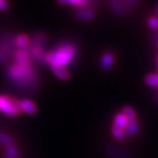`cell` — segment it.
<instances>
[{"instance_id":"obj_19","label":"cell","mask_w":158,"mask_h":158,"mask_svg":"<svg viewBox=\"0 0 158 158\" xmlns=\"http://www.w3.org/2000/svg\"><path fill=\"white\" fill-rule=\"evenodd\" d=\"M148 26L151 29H158V18L151 16L148 19Z\"/></svg>"},{"instance_id":"obj_22","label":"cell","mask_w":158,"mask_h":158,"mask_svg":"<svg viewBox=\"0 0 158 158\" xmlns=\"http://www.w3.org/2000/svg\"><path fill=\"white\" fill-rule=\"evenodd\" d=\"M0 63L2 64H8V57H6L4 54L0 52Z\"/></svg>"},{"instance_id":"obj_9","label":"cell","mask_w":158,"mask_h":158,"mask_svg":"<svg viewBox=\"0 0 158 158\" xmlns=\"http://www.w3.org/2000/svg\"><path fill=\"white\" fill-rule=\"evenodd\" d=\"M114 62V56L110 52H106L102 56L100 59V67L104 70L111 69Z\"/></svg>"},{"instance_id":"obj_8","label":"cell","mask_w":158,"mask_h":158,"mask_svg":"<svg viewBox=\"0 0 158 158\" xmlns=\"http://www.w3.org/2000/svg\"><path fill=\"white\" fill-rule=\"evenodd\" d=\"M20 102V107L22 112H25L27 114L29 115H34L37 112V106L34 102L30 99H22L19 100Z\"/></svg>"},{"instance_id":"obj_18","label":"cell","mask_w":158,"mask_h":158,"mask_svg":"<svg viewBox=\"0 0 158 158\" xmlns=\"http://www.w3.org/2000/svg\"><path fill=\"white\" fill-rule=\"evenodd\" d=\"M122 113H124V115L127 118L128 121H135V120H137L136 119V115L134 109L130 106H126V107L123 108V112Z\"/></svg>"},{"instance_id":"obj_14","label":"cell","mask_w":158,"mask_h":158,"mask_svg":"<svg viewBox=\"0 0 158 158\" xmlns=\"http://www.w3.org/2000/svg\"><path fill=\"white\" fill-rule=\"evenodd\" d=\"M19 156V148L13 143L8 147H6V151L3 158H17Z\"/></svg>"},{"instance_id":"obj_16","label":"cell","mask_w":158,"mask_h":158,"mask_svg":"<svg viewBox=\"0 0 158 158\" xmlns=\"http://www.w3.org/2000/svg\"><path fill=\"white\" fill-rule=\"evenodd\" d=\"M139 130V125H138V122L137 120H135V121H130L128 122V125L126 128V132L127 134V135H133L136 134Z\"/></svg>"},{"instance_id":"obj_6","label":"cell","mask_w":158,"mask_h":158,"mask_svg":"<svg viewBox=\"0 0 158 158\" xmlns=\"http://www.w3.org/2000/svg\"><path fill=\"white\" fill-rule=\"evenodd\" d=\"M75 17L80 21H88L95 18V11H93V9L81 8L75 12Z\"/></svg>"},{"instance_id":"obj_12","label":"cell","mask_w":158,"mask_h":158,"mask_svg":"<svg viewBox=\"0 0 158 158\" xmlns=\"http://www.w3.org/2000/svg\"><path fill=\"white\" fill-rule=\"evenodd\" d=\"M128 119L124 115L123 113H118L114 116V119H113V124L114 126L118 127L119 128L123 129L126 131V128L128 125ZM127 133V132H126Z\"/></svg>"},{"instance_id":"obj_15","label":"cell","mask_w":158,"mask_h":158,"mask_svg":"<svg viewBox=\"0 0 158 158\" xmlns=\"http://www.w3.org/2000/svg\"><path fill=\"white\" fill-rule=\"evenodd\" d=\"M0 143L6 148L10 145H12L14 143V141L9 135H7L6 133H0Z\"/></svg>"},{"instance_id":"obj_17","label":"cell","mask_w":158,"mask_h":158,"mask_svg":"<svg viewBox=\"0 0 158 158\" xmlns=\"http://www.w3.org/2000/svg\"><path fill=\"white\" fill-rule=\"evenodd\" d=\"M145 82L148 85L153 87H158V75L149 74L145 77Z\"/></svg>"},{"instance_id":"obj_3","label":"cell","mask_w":158,"mask_h":158,"mask_svg":"<svg viewBox=\"0 0 158 158\" xmlns=\"http://www.w3.org/2000/svg\"><path fill=\"white\" fill-rule=\"evenodd\" d=\"M0 112L9 117H15L22 112L20 102L10 96L0 95Z\"/></svg>"},{"instance_id":"obj_24","label":"cell","mask_w":158,"mask_h":158,"mask_svg":"<svg viewBox=\"0 0 158 158\" xmlns=\"http://www.w3.org/2000/svg\"><path fill=\"white\" fill-rule=\"evenodd\" d=\"M157 65H158V58H157Z\"/></svg>"},{"instance_id":"obj_20","label":"cell","mask_w":158,"mask_h":158,"mask_svg":"<svg viewBox=\"0 0 158 158\" xmlns=\"http://www.w3.org/2000/svg\"><path fill=\"white\" fill-rule=\"evenodd\" d=\"M124 1L132 9L134 7H137V6L140 5V2H141V0H124Z\"/></svg>"},{"instance_id":"obj_1","label":"cell","mask_w":158,"mask_h":158,"mask_svg":"<svg viewBox=\"0 0 158 158\" xmlns=\"http://www.w3.org/2000/svg\"><path fill=\"white\" fill-rule=\"evenodd\" d=\"M6 75L14 85L23 89H34L38 84V77L32 62L26 63L13 62L8 64Z\"/></svg>"},{"instance_id":"obj_4","label":"cell","mask_w":158,"mask_h":158,"mask_svg":"<svg viewBox=\"0 0 158 158\" xmlns=\"http://www.w3.org/2000/svg\"><path fill=\"white\" fill-rule=\"evenodd\" d=\"M108 6L113 14L118 17L127 16L132 11V8L124 0H108Z\"/></svg>"},{"instance_id":"obj_10","label":"cell","mask_w":158,"mask_h":158,"mask_svg":"<svg viewBox=\"0 0 158 158\" xmlns=\"http://www.w3.org/2000/svg\"><path fill=\"white\" fill-rule=\"evenodd\" d=\"M50 69L52 72L62 81H67L70 77V72L67 69L60 67V66H50Z\"/></svg>"},{"instance_id":"obj_23","label":"cell","mask_w":158,"mask_h":158,"mask_svg":"<svg viewBox=\"0 0 158 158\" xmlns=\"http://www.w3.org/2000/svg\"><path fill=\"white\" fill-rule=\"evenodd\" d=\"M156 11H157V13H158V6H157V8H156Z\"/></svg>"},{"instance_id":"obj_13","label":"cell","mask_w":158,"mask_h":158,"mask_svg":"<svg viewBox=\"0 0 158 158\" xmlns=\"http://www.w3.org/2000/svg\"><path fill=\"white\" fill-rule=\"evenodd\" d=\"M112 133H113V137L118 141H124L128 137L125 130L121 129L114 125H113V127H112Z\"/></svg>"},{"instance_id":"obj_21","label":"cell","mask_w":158,"mask_h":158,"mask_svg":"<svg viewBox=\"0 0 158 158\" xmlns=\"http://www.w3.org/2000/svg\"><path fill=\"white\" fill-rule=\"evenodd\" d=\"M8 2L6 0H0V11H6L8 9Z\"/></svg>"},{"instance_id":"obj_7","label":"cell","mask_w":158,"mask_h":158,"mask_svg":"<svg viewBox=\"0 0 158 158\" xmlns=\"http://www.w3.org/2000/svg\"><path fill=\"white\" fill-rule=\"evenodd\" d=\"M30 46V39L27 34H19L15 36L14 47L17 49H28Z\"/></svg>"},{"instance_id":"obj_11","label":"cell","mask_w":158,"mask_h":158,"mask_svg":"<svg viewBox=\"0 0 158 158\" xmlns=\"http://www.w3.org/2000/svg\"><path fill=\"white\" fill-rule=\"evenodd\" d=\"M48 40V36L42 32H37L33 35L32 40H30V46H39L43 47Z\"/></svg>"},{"instance_id":"obj_2","label":"cell","mask_w":158,"mask_h":158,"mask_svg":"<svg viewBox=\"0 0 158 158\" xmlns=\"http://www.w3.org/2000/svg\"><path fill=\"white\" fill-rule=\"evenodd\" d=\"M77 56V48L72 42H62L54 49L46 53L44 63L49 66L65 68Z\"/></svg>"},{"instance_id":"obj_5","label":"cell","mask_w":158,"mask_h":158,"mask_svg":"<svg viewBox=\"0 0 158 158\" xmlns=\"http://www.w3.org/2000/svg\"><path fill=\"white\" fill-rule=\"evenodd\" d=\"M28 52L30 56L32 57L34 60L40 63H44V59H45L46 52L44 50L43 47H39V46H29Z\"/></svg>"}]
</instances>
